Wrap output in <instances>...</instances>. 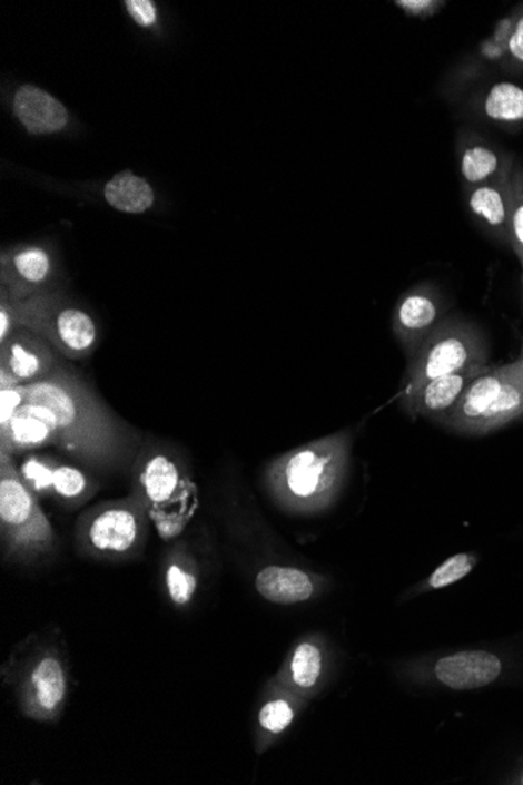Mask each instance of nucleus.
Segmentation results:
<instances>
[{
  "instance_id": "obj_1",
  "label": "nucleus",
  "mask_w": 523,
  "mask_h": 785,
  "mask_svg": "<svg viewBox=\"0 0 523 785\" xmlns=\"http://www.w3.org/2000/svg\"><path fill=\"white\" fill-rule=\"evenodd\" d=\"M24 410L40 418L51 434V445L85 464L109 468L130 449V434L98 395L59 369L49 379L24 386Z\"/></svg>"
},
{
  "instance_id": "obj_2",
  "label": "nucleus",
  "mask_w": 523,
  "mask_h": 785,
  "mask_svg": "<svg viewBox=\"0 0 523 785\" xmlns=\"http://www.w3.org/2000/svg\"><path fill=\"white\" fill-rule=\"evenodd\" d=\"M348 444L346 434H336L280 457L268 471L273 494L295 511L322 510L344 479Z\"/></svg>"
},
{
  "instance_id": "obj_3",
  "label": "nucleus",
  "mask_w": 523,
  "mask_h": 785,
  "mask_svg": "<svg viewBox=\"0 0 523 785\" xmlns=\"http://www.w3.org/2000/svg\"><path fill=\"white\" fill-rule=\"evenodd\" d=\"M523 415V363L491 369L476 376L455 408L440 421L460 433L482 434Z\"/></svg>"
},
{
  "instance_id": "obj_4",
  "label": "nucleus",
  "mask_w": 523,
  "mask_h": 785,
  "mask_svg": "<svg viewBox=\"0 0 523 785\" xmlns=\"http://www.w3.org/2000/svg\"><path fill=\"white\" fill-rule=\"evenodd\" d=\"M0 523L7 556L33 560L51 552L56 533L38 506L37 495L19 475L10 453L0 450Z\"/></svg>"
},
{
  "instance_id": "obj_5",
  "label": "nucleus",
  "mask_w": 523,
  "mask_h": 785,
  "mask_svg": "<svg viewBox=\"0 0 523 785\" xmlns=\"http://www.w3.org/2000/svg\"><path fill=\"white\" fill-rule=\"evenodd\" d=\"M486 346L473 326L453 318L437 323L409 360L399 403H406L430 381L486 364Z\"/></svg>"
},
{
  "instance_id": "obj_6",
  "label": "nucleus",
  "mask_w": 523,
  "mask_h": 785,
  "mask_svg": "<svg viewBox=\"0 0 523 785\" xmlns=\"http://www.w3.org/2000/svg\"><path fill=\"white\" fill-rule=\"evenodd\" d=\"M144 500L132 498L103 503L83 516L79 537L82 544L98 556H125L141 540L145 516Z\"/></svg>"
},
{
  "instance_id": "obj_7",
  "label": "nucleus",
  "mask_w": 523,
  "mask_h": 785,
  "mask_svg": "<svg viewBox=\"0 0 523 785\" xmlns=\"http://www.w3.org/2000/svg\"><path fill=\"white\" fill-rule=\"evenodd\" d=\"M19 318L37 333L45 334L69 357L87 355L96 342L93 318L76 307H63L52 314L46 303L22 304Z\"/></svg>"
},
{
  "instance_id": "obj_8",
  "label": "nucleus",
  "mask_w": 523,
  "mask_h": 785,
  "mask_svg": "<svg viewBox=\"0 0 523 785\" xmlns=\"http://www.w3.org/2000/svg\"><path fill=\"white\" fill-rule=\"evenodd\" d=\"M60 365L52 350L41 338L17 334L2 342L0 389L27 386L49 379Z\"/></svg>"
},
{
  "instance_id": "obj_9",
  "label": "nucleus",
  "mask_w": 523,
  "mask_h": 785,
  "mask_svg": "<svg viewBox=\"0 0 523 785\" xmlns=\"http://www.w3.org/2000/svg\"><path fill=\"white\" fill-rule=\"evenodd\" d=\"M441 314L440 292L430 284L415 287L398 300L394 313V331L409 360L431 331L436 328Z\"/></svg>"
},
{
  "instance_id": "obj_10",
  "label": "nucleus",
  "mask_w": 523,
  "mask_h": 785,
  "mask_svg": "<svg viewBox=\"0 0 523 785\" xmlns=\"http://www.w3.org/2000/svg\"><path fill=\"white\" fill-rule=\"evenodd\" d=\"M67 683L63 664L59 657L45 654L41 659L34 661L27 680V714L38 719L56 717L67 698Z\"/></svg>"
},
{
  "instance_id": "obj_11",
  "label": "nucleus",
  "mask_w": 523,
  "mask_h": 785,
  "mask_svg": "<svg viewBox=\"0 0 523 785\" xmlns=\"http://www.w3.org/2000/svg\"><path fill=\"white\" fill-rule=\"evenodd\" d=\"M502 660L487 650H464L444 657L436 664L437 680L453 690H476L502 675Z\"/></svg>"
},
{
  "instance_id": "obj_12",
  "label": "nucleus",
  "mask_w": 523,
  "mask_h": 785,
  "mask_svg": "<svg viewBox=\"0 0 523 785\" xmlns=\"http://www.w3.org/2000/svg\"><path fill=\"white\" fill-rule=\"evenodd\" d=\"M486 372V367L471 369V371L450 373L440 379L430 381L414 395L403 403L407 413L425 415L431 419H442L455 408L463 398L465 389L476 376Z\"/></svg>"
},
{
  "instance_id": "obj_13",
  "label": "nucleus",
  "mask_w": 523,
  "mask_h": 785,
  "mask_svg": "<svg viewBox=\"0 0 523 785\" xmlns=\"http://www.w3.org/2000/svg\"><path fill=\"white\" fill-rule=\"evenodd\" d=\"M13 107L19 121L32 134L59 133L68 125L69 115L63 104L34 85L19 88Z\"/></svg>"
},
{
  "instance_id": "obj_14",
  "label": "nucleus",
  "mask_w": 523,
  "mask_h": 785,
  "mask_svg": "<svg viewBox=\"0 0 523 785\" xmlns=\"http://www.w3.org/2000/svg\"><path fill=\"white\" fill-rule=\"evenodd\" d=\"M256 590L268 602L290 606L313 598L315 587L313 577L302 569L268 566L257 575Z\"/></svg>"
},
{
  "instance_id": "obj_15",
  "label": "nucleus",
  "mask_w": 523,
  "mask_h": 785,
  "mask_svg": "<svg viewBox=\"0 0 523 785\" xmlns=\"http://www.w3.org/2000/svg\"><path fill=\"white\" fill-rule=\"evenodd\" d=\"M184 482L186 480L180 477L178 464L164 453H157L141 468L138 475L140 494L137 498L144 500L149 511L175 498Z\"/></svg>"
},
{
  "instance_id": "obj_16",
  "label": "nucleus",
  "mask_w": 523,
  "mask_h": 785,
  "mask_svg": "<svg viewBox=\"0 0 523 785\" xmlns=\"http://www.w3.org/2000/svg\"><path fill=\"white\" fill-rule=\"evenodd\" d=\"M107 203L125 214H144L154 204V190L148 180L130 171L118 173L103 190Z\"/></svg>"
},
{
  "instance_id": "obj_17",
  "label": "nucleus",
  "mask_w": 523,
  "mask_h": 785,
  "mask_svg": "<svg viewBox=\"0 0 523 785\" xmlns=\"http://www.w3.org/2000/svg\"><path fill=\"white\" fill-rule=\"evenodd\" d=\"M191 491H195L191 483L184 482L175 498L148 511L154 523H156L157 532L164 540H171V538L178 537L182 532L184 527L187 526V522L190 521L191 516H194L196 499Z\"/></svg>"
},
{
  "instance_id": "obj_18",
  "label": "nucleus",
  "mask_w": 523,
  "mask_h": 785,
  "mask_svg": "<svg viewBox=\"0 0 523 785\" xmlns=\"http://www.w3.org/2000/svg\"><path fill=\"white\" fill-rule=\"evenodd\" d=\"M468 206L476 217L482 218L500 236L510 237L511 192L506 194L499 186H480L471 194Z\"/></svg>"
},
{
  "instance_id": "obj_19",
  "label": "nucleus",
  "mask_w": 523,
  "mask_h": 785,
  "mask_svg": "<svg viewBox=\"0 0 523 785\" xmlns=\"http://www.w3.org/2000/svg\"><path fill=\"white\" fill-rule=\"evenodd\" d=\"M167 588L169 599L176 606L184 607L194 599L198 588V576L194 560L187 553L176 550L171 553L167 566Z\"/></svg>"
},
{
  "instance_id": "obj_20",
  "label": "nucleus",
  "mask_w": 523,
  "mask_h": 785,
  "mask_svg": "<svg viewBox=\"0 0 523 785\" xmlns=\"http://www.w3.org/2000/svg\"><path fill=\"white\" fill-rule=\"evenodd\" d=\"M11 272L17 275L18 286H40L48 281L51 275V256L40 246H26L14 253L9 261Z\"/></svg>"
},
{
  "instance_id": "obj_21",
  "label": "nucleus",
  "mask_w": 523,
  "mask_h": 785,
  "mask_svg": "<svg viewBox=\"0 0 523 785\" xmlns=\"http://www.w3.org/2000/svg\"><path fill=\"white\" fill-rule=\"evenodd\" d=\"M484 111L494 121H522L523 88L510 82L494 85L484 101Z\"/></svg>"
},
{
  "instance_id": "obj_22",
  "label": "nucleus",
  "mask_w": 523,
  "mask_h": 785,
  "mask_svg": "<svg viewBox=\"0 0 523 785\" xmlns=\"http://www.w3.org/2000/svg\"><path fill=\"white\" fill-rule=\"evenodd\" d=\"M323 669V654L314 642H302L295 649L290 660L292 680L296 687L309 690L320 679Z\"/></svg>"
},
{
  "instance_id": "obj_23",
  "label": "nucleus",
  "mask_w": 523,
  "mask_h": 785,
  "mask_svg": "<svg viewBox=\"0 0 523 785\" xmlns=\"http://www.w3.org/2000/svg\"><path fill=\"white\" fill-rule=\"evenodd\" d=\"M59 464L51 455H30L22 461L18 471L34 495H52L53 472Z\"/></svg>"
},
{
  "instance_id": "obj_24",
  "label": "nucleus",
  "mask_w": 523,
  "mask_h": 785,
  "mask_svg": "<svg viewBox=\"0 0 523 785\" xmlns=\"http://www.w3.org/2000/svg\"><path fill=\"white\" fill-rule=\"evenodd\" d=\"M91 480L75 465L59 464L53 472L52 495L68 503L90 498Z\"/></svg>"
},
{
  "instance_id": "obj_25",
  "label": "nucleus",
  "mask_w": 523,
  "mask_h": 785,
  "mask_svg": "<svg viewBox=\"0 0 523 785\" xmlns=\"http://www.w3.org/2000/svg\"><path fill=\"white\" fill-rule=\"evenodd\" d=\"M500 160L497 154L484 146H472L465 149L461 160V173L468 184H482L499 171Z\"/></svg>"
},
{
  "instance_id": "obj_26",
  "label": "nucleus",
  "mask_w": 523,
  "mask_h": 785,
  "mask_svg": "<svg viewBox=\"0 0 523 785\" xmlns=\"http://www.w3.org/2000/svg\"><path fill=\"white\" fill-rule=\"evenodd\" d=\"M475 563L476 557L473 553H457V556L448 558L431 575L430 587L434 590H441L448 585L460 582L465 576L471 575Z\"/></svg>"
},
{
  "instance_id": "obj_27",
  "label": "nucleus",
  "mask_w": 523,
  "mask_h": 785,
  "mask_svg": "<svg viewBox=\"0 0 523 785\" xmlns=\"http://www.w3.org/2000/svg\"><path fill=\"white\" fill-rule=\"evenodd\" d=\"M295 710L286 699H273L259 712L262 729L272 734H280L294 722Z\"/></svg>"
},
{
  "instance_id": "obj_28",
  "label": "nucleus",
  "mask_w": 523,
  "mask_h": 785,
  "mask_svg": "<svg viewBox=\"0 0 523 785\" xmlns=\"http://www.w3.org/2000/svg\"><path fill=\"white\" fill-rule=\"evenodd\" d=\"M511 192L510 241L523 267V183L517 180Z\"/></svg>"
},
{
  "instance_id": "obj_29",
  "label": "nucleus",
  "mask_w": 523,
  "mask_h": 785,
  "mask_svg": "<svg viewBox=\"0 0 523 785\" xmlns=\"http://www.w3.org/2000/svg\"><path fill=\"white\" fill-rule=\"evenodd\" d=\"M24 386L0 389V429L9 425L24 405Z\"/></svg>"
},
{
  "instance_id": "obj_30",
  "label": "nucleus",
  "mask_w": 523,
  "mask_h": 785,
  "mask_svg": "<svg viewBox=\"0 0 523 785\" xmlns=\"http://www.w3.org/2000/svg\"><path fill=\"white\" fill-rule=\"evenodd\" d=\"M125 6L138 26L151 27L157 21L156 6L151 0H126Z\"/></svg>"
},
{
  "instance_id": "obj_31",
  "label": "nucleus",
  "mask_w": 523,
  "mask_h": 785,
  "mask_svg": "<svg viewBox=\"0 0 523 785\" xmlns=\"http://www.w3.org/2000/svg\"><path fill=\"white\" fill-rule=\"evenodd\" d=\"M507 51L515 60L522 61L523 63V14L515 22L513 33H511L510 40H507Z\"/></svg>"
},
{
  "instance_id": "obj_32",
  "label": "nucleus",
  "mask_w": 523,
  "mask_h": 785,
  "mask_svg": "<svg viewBox=\"0 0 523 785\" xmlns=\"http://www.w3.org/2000/svg\"><path fill=\"white\" fill-rule=\"evenodd\" d=\"M397 6L399 9L406 10L407 13L414 14V17H425V14L436 9L440 3L431 2V0H402V2H397Z\"/></svg>"
},
{
  "instance_id": "obj_33",
  "label": "nucleus",
  "mask_w": 523,
  "mask_h": 785,
  "mask_svg": "<svg viewBox=\"0 0 523 785\" xmlns=\"http://www.w3.org/2000/svg\"><path fill=\"white\" fill-rule=\"evenodd\" d=\"M13 318L14 315L10 313L7 304H2V310H0V342H6L7 338L11 336V331H13Z\"/></svg>"
},
{
  "instance_id": "obj_34",
  "label": "nucleus",
  "mask_w": 523,
  "mask_h": 785,
  "mask_svg": "<svg viewBox=\"0 0 523 785\" xmlns=\"http://www.w3.org/2000/svg\"><path fill=\"white\" fill-rule=\"evenodd\" d=\"M519 361H522V363H523V349H522V355H521V357H519Z\"/></svg>"
},
{
  "instance_id": "obj_35",
  "label": "nucleus",
  "mask_w": 523,
  "mask_h": 785,
  "mask_svg": "<svg viewBox=\"0 0 523 785\" xmlns=\"http://www.w3.org/2000/svg\"><path fill=\"white\" fill-rule=\"evenodd\" d=\"M521 784H523V775H522V777H521Z\"/></svg>"
}]
</instances>
